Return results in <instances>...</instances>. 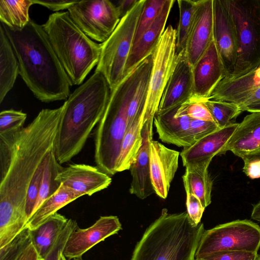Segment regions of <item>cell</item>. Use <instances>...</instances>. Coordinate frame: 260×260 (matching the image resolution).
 <instances>
[{"mask_svg": "<svg viewBox=\"0 0 260 260\" xmlns=\"http://www.w3.org/2000/svg\"><path fill=\"white\" fill-rule=\"evenodd\" d=\"M63 104L43 109L26 127L0 135V244L26 228L27 190L35 173L54 150Z\"/></svg>", "mask_w": 260, "mask_h": 260, "instance_id": "6da1fadb", "label": "cell"}, {"mask_svg": "<svg viewBox=\"0 0 260 260\" xmlns=\"http://www.w3.org/2000/svg\"><path fill=\"white\" fill-rule=\"evenodd\" d=\"M19 63V74L42 102L64 100L72 84L42 25L31 20L22 29L1 23Z\"/></svg>", "mask_w": 260, "mask_h": 260, "instance_id": "7a4b0ae2", "label": "cell"}, {"mask_svg": "<svg viewBox=\"0 0 260 260\" xmlns=\"http://www.w3.org/2000/svg\"><path fill=\"white\" fill-rule=\"evenodd\" d=\"M110 94L107 81L97 72L70 94L63 103L54 149L59 164L68 162L82 150L101 119Z\"/></svg>", "mask_w": 260, "mask_h": 260, "instance_id": "3957f363", "label": "cell"}, {"mask_svg": "<svg viewBox=\"0 0 260 260\" xmlns=\"http://www.w3.org/2000/svg\"><path fill=\"white\" fill-rule=\"evenodd\" d=\"M205 230L187 212L172 214L164 208L137 243L131 260H194Z\"/></svg>", "mask_w": 260, "mask_h": 260, "instance_id": "277c9868", "label": "cell"}, {"mask_svg": "<svg viewBox=\"0 0 260 260\" xmlns=\"http://www.w3.org/2000/svg\"><path fill=\"white\" fill-rule=\"evenodd\" d=\"M142 68V62H141L111 91L105 112L96 127L95 162L98 168L110 176L117 173V161L128 129V105Z\"/></svg>", "mask_w": 260, "mask_h": 260, "instance_id": "5b68a950", "label": "cell"}, {"mask_svg": "<svg viewBox=\"0 0 260 260\" xmlns=\"http://www.w3.org/2000/svg\"><path fill=\"white\" fill-rule=\"evenodd\" d=\"M42 26L72 85L82 84L97 66L102 44L87 36L68 12L52 13Z\"/></svg>", "mask_w": 260, "mask_h": 260, "instance_id": "8992f818", "label": "cell"}, {"mask_svg": "<svg viewBox=\"0 0 260 260\" xmlns=\"http://www.w3.org/2000/svg\"><path fill=\"white\" fill-rule=\"evenodd\" d=\"M238 41V55L232 77L260 67V0H224Z\"/></svg>", "mask_w": 260, "mask_h": 260, "instance_id": "52a82bcc", "label": "cell"}, {"mask_svg": "<svg viewBox=\"0 0 260 260\" xmlns=\"http://www.w3.org/2000/svg\"><path fill=\"white\" fill-rule=\"evenodd\" d=\"M145 0H138L121 18L117 27L102 43L100 58L95 72L101 73L107 81L111 91L124 77V70L131 51L139 17Z\"/></svg>", "mask_w": 260, "mask_h": 260, "instance_id": "ba28073f", "label": "cell"}, {"mask_svg": "<svg viewBox=\"0 0 260 260\" xmlns=\"http://www.w3.org/2000/svg\"><path fill=\"white\" fill-rule=\"evenodd\" d=\"M260 248V226L249 220H236L205 230L194 259L222 251L256 252Z\"/></svg>", "mask_w": 260, "mask_h": 260, "instance_id": "9c48e42d", "label": "cell"}, {"mask_svg": "<svg viewBox=\"0 0 260 260\" xmlns=\"http://www.w3.org/2000/svg\"><path fill=\"white\" fill-rule=\"evenodd\" d=\"M176 30L168 26L152 53V67L144 109V120L153 124L168 82L176 64Z\"/></svg>", "mask_w": 260, "mask_h": 260, "instance_id": "30bf717a", "label": "cell"}, {"mask_svg": "<svg viewBox=\"0 0 260 260\" xmlns=\"http://www.w3.org/2000/svg\"><path fill=\"white\" fill-rule=\"evenodd\" d=\"M68 12L87 36L102 43L111 36L121 18L116 5L108 0L77 1Z\"/></svg>", "mask_w": 260, "mask_h": 260, "instance_id": "8fae6325", "label": "cell"}, {"mask_svg": "<svg viewBox=\"0 0 260 260\" xmlns=\"http://www.w3.org/2000/svg\"><path fill=\"white\" fill-rule=\"evenodd\" d=\"M226 76L214 37L205 52L192 66L193 95L196 101L207 100Z\"/></svg>", "mask_w": 260, "mask_h": 260, "instance_id": "7c38bea8", "label": "cell"}, {"mask_svg": "<svg viewBox=\"0 0 260 260\" xmlns=\"http://www.w3.org/2000/svg\"><path fill=\"white\" fill-rule=\"evenodd\" d=\"M122 225L117 216H102L90 226L77 228L70 235L62 252L67 259L71 260L82 256L99 243L117 234Z\"/></svg>", "mask_w": 260, "mask_h": 260, "instance_id": "4fadbf2b", "label": "cell"}, {"mask_svg": "<svg viewBox=\"0 0 260 260\" xmlns=\"http://www.w3.org/2000/svg\"><path fill=\"white\" fill-rule=\"evenodd\" d=\"M208 100L233 103L240 109L259 101L260 67L240 76L224 77Z\"/></svg>", "mask_w": 260, "mask_h": 260, "instance_id": "5bb4252c", "label": "cell"}, {"mask_svg": "<svg viewBox=\"0 0 260 260\" xmlns=\"http://www.w3.org/2000/svg\"><path fill=\"white\" fill-rule=\"evenodd\" d=\"M213 37L225 76L232 75L235 68L238 46L235 28L224 0H214Z\"/></svg>", "mask_w": 260, "mask_h": 260, "instance_id": "9a60e30c", "label": "cell"}, {"mask_svg": "<svg viewBox=\"0 0 260 260\" xmlns=\"http://www.w3.org/2000/svg\"><path fill=\"white\" fill-rule=\"evenodd\" d=\"M57 179L81 196H91L107 188L112 182L110 176L97 166L85 164H74L63 167Z\"/></svg>", "mask_w": 260, "mask_h": 260, "instance_id": "2e32d148", "label": "cell"}, {"mask_svg": "<svg viewBox=\"0 0 260 260\" xmlns=\"http://www.w3.org/2000/svg\"><path fill=\"white\" fill-rule=\"evenodd\" d=\"M180 153L152 140L150 143V165L152 184L155 193L167 198L171 183L178 168Z\"/></svg>", "mask_w": 260, "mask_h": 260, "instance_id": "e0dca14e", "label": "cell"}, {"mask_svg": "<svg viewBox=\"0 0 260 260\" xmlns=\"http://www.w3.org/2000/svg\"><path fill=\"white\" fill-rule=\"evenodd\" d=\"M214 0H199L185 52L193 66L213 38Z\"/></svg>", "mask_w": 260, "mask_h": 260, "instance_id": "ac0fdd59", "label": "cell"}, {"mask_svg": "<svg viewBox=\"0 0 260 260\" xmlns=\"http://www.w3.org/2000/svg\"><path fill=\"white\" fill-rule=\"evenodd\" d=\"M178 54L176 64L165 89L157 112L181 105L192 97V66L185 51Z\"/></svg>", "mask_w": 260, "mask_h": 260, "instance_id": "d6986e66", "label": "cell"}, {"mask_svg": "<svg viewBox=\"0 0 260 260\" xmlns=\"http://www.w3.org/2000/svg\"><path fill=\"white\" fill-rule=\"evenodd\" d=\"M142 136V145L129 168L132 176L129 192L143 200L155 192L151 179L150 165V143L153 140V124L145 122Z\"/></svg>", "mask_w": 260, "mask_h": 260, "instance_id": "ffe728a7", "label": "cell"}, {"mask_svg": "<svg viewBox=\"0 0 260 260\" xmlns=\"http://www.w3.org/2000/svg\"><path fill=\"white\" fill-rule=\"evenodd\" d=\"M238 124L232 122L198 141L192 146L184 148L180 154L183 166L200 163L210 164L215 155L221 154Z\"/></svg>", "mask_w": 260, "mask_h": 260, "instance_id": "44dd1931", "label": "cell"}, {"mask_svg": "<svg viewBox=\"0 0 260 260\" xmlns=\"http://www.w3.org/2000/svg\"><path fill=\"white\" fill-rule=\"evenodd\" d=\"M174 0H167L157 17L133 45L124 70V76L144 59L150 56L166 28L165 26Z\"/></svg>", "mask_w": 260, "mask_h": 260, "instance_id": "7402d4cb", "label": "cell"}, {"mask_svg": "<svg viewBox=\"0 0 260 260\" xmlns=\"http://www.w3.org/2000/svg\"><path fill=\"white\" fill-rule=\"evenodd\" d=\"M180 105L157 112L154 117L153 124L162 142L186 148L191 146L188 130L191 118L185 114H177Z\"/></svg>", "mask_w": 260, "mask_h": 260, "instance_id": "603a6c76", "label": "cell"}, {"mask_svg": "<svg viewBox=\"0 0 260 260\" xmlns=\"http://www.w3.org/2000/svg\"><path fill=\"white\" fill-rule=\"evenodd\" d=\"M260 148V111L251 112L239 123L220 154L228 151L242 158Z\"/></svg>", "mask_w": 260, "mask_h": 260, "instance_id": "cb8c5ba5", "label": "cell"}, {"mask_svg": "<svg viewBox=\"0 0 260 260\" xmlns=\"http://www.w3.org/2000/svg\"><path fill=\"white\" fill-rule=\"evenodd\" d=\"M209 165L200 163L187 165L182 176L186 193L197 197L205 208L211 203L213 181L208 172Z\"/></svg>", "mask_w": 260, "mask_h": 260, "instance_id": "d4e9b609", "label": "cell"}, {"mask_svg": "<svg viewBox=\"0 0 260 260\" xmlns=\"http://www.w3.org/2000/svg\"><path fill=\"white\" fill-rule=\"evenodd\" d=\"M19 73L18 60L5 31L0 26V103L13 88Z\"/></svg>", "mask_w": 260, "mask_h": 260, "instance_id": "484cf974", "label": "cell"}, {"mask_svg": "<svg viewBox=\"0 0 260 260\" xmlns=\"http://www.w3.org/2000/svg\"><path fill=\"white\" fill-rule=\"evenodd\" d=\"M81 197L70 188L61 184L58 190L46 200L34 213L26 227L30 231L36 230L59 209Z\"/></svg>", "mask_w": 260, "mask_h": 260, "instance_id": "4316f807", "label": "cell"}, {"mask_svg": "<svg viewBox=\"0 0 260 260\" xmlns=\"http://www.w3.org/2000/svg\"><path fill=\"white\" fill-rule=\"evenodd\" d=\"M69 219L56 213L36 230L31 231L32 243L41 258L55 242Z\"/></svg>", "mask_w": 260, "mask_h": 260, "instance_id": "83f0119b", "label": "cell"}, {"mask_svg": "<svg viewBox=\"0 0 260 260\" xmlns=\"http://www.w3.org/2000/svg\"><path fill=\"white\" fill-rule=\"evenodd\" d=\"M145 123L144 112L128 128L123 138L118 158L116 172L129 170L142 143V131Z\"/></svg>", "mask_w": 260, "mask_h": 260, "instance_id": "f1b7e54d", "label": "cell"}, {"mask_svg": "<svg viewBox=\"0 0 260 260\" xmlns=\"http://www.w3.org/2000/svg\"><path fill=\"white\" fill-rule=\"evenodd\" d=\"M31 0L0 1V20L10 27L22 29L30 20L29 10Z\"/></svg>", "mask_w": 260, "mask_h": 260, "instance_id": "f546056e", "label": "cell"}, {"mask_svg": "<svg viewBox=\"0 0 260 260\" xmlns=\"http://www.w3.org/2000/svg\"><path fill=\"white\" fill-rule=\"evenodd\" d=\"M60 165L56 159L54 150L47 155L39 195L32 214L46 200L54 194L61 186V183L57 179L63 168Z\"/></svg>", "mask_w": 260, "mask_h": 260, "instance_id": "4dcf8cb0", "label": "cell"}, {"mask_svg": "<svg viewBox=\"0 0 260 260\" xmlns=\"http://www.w3.org/2000/svg\"><path fill=\"white\" fill-rule=\"evenodd\" d=\"M198 2L199 1H177L179 12L178 25L176 29L177 54L185 51Z\"/></svg>", "mask_w": 260, "mask_h": 260, "instance_id": "1f68e13d", "label": "cell"}, {"mask_svg": "<svg viewBox=\"0 0 260 260\" xmlns=\"http://www.w3.org/2000/svg\"><path fill=\"white\" fill-rule=\"evenodd\" d=\"M203 102L210 111L214 122L220 128L231 124L232 120L242 112L238 105L233 103L210 100Z\"/></svg>", "mask_w": 260, "mask_h": 260, "instance_id": "d6a6232c", "label": "cell"}, {"mask_svg": "<svg viewBox=\"0 0 260 260\" xmlns=\"http://www.w3.org/2000/svg\"><path fill=\"white\" fill-rule=\"evenodd\" d=\"M167 0H145L138 23L134 44L155 20Z\"/></svg>", "mask_w": 260, "mask_h": 260, "instance_id": "836d02e7", "label": "cell"}, {"mask_svg": "<svg viewBox=\"0 0 260 260\" xmlns=\"http://www.w3.org/2000/svg\"><path fill=\"white\" fill-rule=\"evenodd\" d=\"M31 242V231L26 227L10 243L0 248V260H16Z\"/></svg>", "mask_w": 260, "mask_h": 260, "instance_id": "e575fe53", "label": "cell"}, {"mask_svg": "<svg viewBox=\"0 0 260 260\" xmlns=\"http://www.w3.org/2000/svg\"><path fill=\"white\" fill-rule=\"evenodd\" d=\"M27 117L26 113L13 109L0 113V135L18 131L23 128Z\"/></svg>", "mask_w": 260, "mask_h": 260, "instance_id": "d590c367", "label": "cell"}, {"mask_svg": "<svg viewBox=\"0 0 260 260\" xmlns=\"http://www.w3.org/2000/svg\"><path fill=\"white\" fill-rule=\"evenodd\" d=\"M78 227L77 222L75 220L69 219L66 225L55 242L42 258L43 260H59L69 237Z\"/></svg>", "mask_w": 260, "mask_h": 260, "instance_id": "8d00e7d4", "label": "cell"}, {"mask_svg": "<svg viewBox=\"0 0 260 260\" xmlns=\"http://www.w3.org/2000/svg\"><path fill=\"white\" fill-rule=\"evenodd\" d=\"M46 157L37 170L27 190L26 199V214L28 219L30 218L32 214L34 209L39 195L46 166Z\"/></svg>", "mask_w": 260, "mask_h": 260, "instance_id": "74e56055", "label": "cell"}, {"mask_svg": "<svg viewBox=\"0 0 260 260\" xmlns=\"http://www.w3.org/2000/svg\"><path fill=\"white\" fill-rule=\"evenodd\" d=\"M220 128L214 122L191 119L188 130V139L191 146Z\"/></svg>", "mask_w": 260, "mask_h": 260, "instance_id": "f35d334b", "label": "cell"}, {"mask_svg": "<svg viewBox=\"0 0 260 260\" xmlns=\"http://www.w3.org/2000/svg\"><path fill=\"white\" fill-rule=\"evenodd\" d=\"M178 110L180 113L192 119L214 121L210 111L203 102L190 99L181 104Z\"/></svg>", "mask_w": 260, "mask_h": 260, "instance_id": "ab89813d", "label": "cell"}, {"mask_svg": "<svg viewBox=\"0 0 260 260\" xmlns=\"http://www.w3.org/2000/svg\"><path fill=\"white\" fill-rule=\"evenodd\" d=\"M257 253L242 251H222L194 260H256Z\"/></svg>", "mask_w": 260, "mask_h": 260, "instance_id": "60d3db41", "label": "cell"}, {"mask_svg": "<svg viewBox=\"0 0 260 260\" xmlns=\"http://www.w3.org/2000/svg\"><path fill=\"white\" fill-rule=\"evenodd\" d=\"M186 204L189 218L194 225H198L201 222L205 208L203 206L199 199L190 193L186 194Z\"/></svg>", "mask_w": 260, "mask_h": 260, "instance_id": "b9f144b4", "label": "cell"}, {"mask_svg": "<svg viewBox=\"0 0 260 260\" xmlns=\"http://www.w3.org/2000/svg\"><path fill=\"white\" fill-rule=\"evenodd\" d=\"M34 4H38L53 11H58L64 9H68L77 1H62V0H31Z\"/></svg>", "mask_w": 260, "mask_h": 260, "instance_id": "7bdbcfd3", "label": "cell"}, {"mask_svg": "<svg viewBox=\"0 0 260 260\" xmlns=\"http://www.w3.org/2000/svg\"><path fill=\"white\" fill-rule=\"evenodd\" d=\"M243 171L247 176L251 179L260 178V159L244 157Z\"/></svg>", "mask_w": 260, "mask_h": 260, "instance_id": "ee69618b", "label": "cell"}, {"mask_svg": "<svg viewBox=\"0 0 260 260\" xmlns=\"http://www.w3.org/2000/svg\"><path fill=\"white\" fill-rule=\"evenodd\" d=\"M41 258L31 242L16 260H40Z\"/></svg>", "mask_w": 260, "mask_h": 260, "instance_id": "f6af8a7d", "label": "cell"}, {"mask_svg": "<svg viewBox=\"0 0 260 260\" xmlns=\"http://www.w3.org/2000/svg\"><path fill=\"white\" fill-rule=\"evenodd\" d=\"M138 0H122L116 5L119 9L121 18L123 17L136 4Z\"/></svg>", "mask_w": 260, "mask_h": 260, "instance_id": "bcb514c9", "label": "cell"}, {"mask_svg": "<svg viewBox=\"0 0 260 260\" xmlns=\"http://www.w3.org/2000/svg\"><path fill=\"white\" fill-rule=\"evenodd\" d=\"M241 111L249 112L260 111V101L256 102L241 108Z\"/></svg>", "mask_w": 260, "mask_h": 260, "instance_id": "7dc6e473", "label": "cell"}, {"mask_svg": "<svg viewBox=\"0 0 260 260\" xmlns=\"http://www.w3.org/2000/svg\"><path fill=\"white\" fill-rule=\"evenodd\" d=\"M251 218L260 222V200L253 205L251 214Z\"/></svg>", "mask_w": 260, "mask_h": 260, "instance_id": "c3c4849f", "label": "cell"}, {"mask_svg": "<svg viewBox=\"0 0 260 260\" xmlns=\"http://www.w3.org/2000/svg\"><path fill=\"white\" fill-rule=\"evenodd\" d=\"M244 157H249L253 158H257L260 159V148L253 151L249 154L244 156ZM243 157V158H244Z\"/></svg>", "mask_w": 260, "mask_h": 260, "instance_id": "681fc988", "label": "cell"}, {"mask_svg": "<svg viewBox=\"0 0 260 260\" xmlns=\"http://www.w3.org/2000/svg\"><path fill=\"white\" fill-rule=\"evenodd\" d=\"M59 260H67V259L64 256L62 253L60 255Z\"/></svg>", "mask_w": 260, "mask_h": 260, "instance_id": "f907efd6", "label": "cell"}, {"mask_svg": "<svg viewBox=\"0 0 260 260\" xmlns=\"http://www.w3.org/2000/svg\"><path fill=\"white\" fill-rule=\"evenodd\" d=\"M256 260H260V255L257 256Z\"/></svg>", "mask_w": 260, "mask_h": 260, "instance_id": "816d5d0a", "label": "cell"}, {"mask_svg": "<svg viewBox=\"0 0 260 260\" xmlns=\"http://www.w3.org/2000/svg\"><path fill=\"white\" fill-rule=\"evenodd\" d=\"M40 260H43L42 258H41Z\"/></svg>", "mask_w": 260, "mask_h": 260, "instance_id": "f5cc1de1", "label": "cell"}]
</instances>
